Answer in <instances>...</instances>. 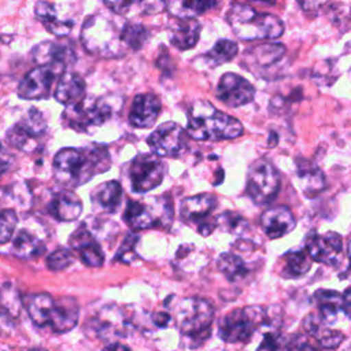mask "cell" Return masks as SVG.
I'll use <instances>...</instances> for the list:
<instances>
[{
    "label": "cell",
    "mask_w": 351,
    "mask_h": 351,
    "mask_svg": "<svg viewBox=\"0 0 351 351\" xmlns=\"http://www.w3.org/2000/svg\"><path fill=\"white\" fill-rule=\"evenodd\" d=\"M110 166V154L101 145L84 149L63 148L53 158L55 180L66 188L80 186L96 173L108 170Z\"/></svg>",
    "instance_id": "1"
},
{
    "label": "cell",
    "mask_w": 351,
    "mask_h": 351,
    "mask_svg": "<svg viewBox=\"0 0 351 351\" xmlns=\"http://www.w3.org/2000/svg\"><path fill=\"white\" fill-rule=\"evenodd\" d=\"M186 133L199 141L230 140L243 134V125L237 118L203 100L192 106Z\"/></svg>",
    "instance_id": "2"
},
{
    "label": "cell",
    "mask_w": 351,
    "mask_h": 351,
    "mask_svg": "<svg viewBox=\"0 0 351 351\" xmlns=\"http://www.w3.org/2000/svg\"><path fill=\"white\" fill-rule=\"evenodd\" d=\"M26 310L37 326H48L56 333L71 330L78 321V303L71 296L53 299L48 293H34L26 302Z\"/></svg>",
    "instance_id": "3"
},
{
    "label": "cell",
    "mask_w": 351,
    "mask_h": 351,
    "mask_svg": "<svg viewBox=\"0 0 351 351\" xmlns=\"http://www.w3.org/2000/svg\"><path fill=\"white\" fill-rule=\"evenodd\" d=\"M225 19L233 33L245 41L271 40L284 33V23L278 16L269 12H259L243 3H233L228 8Z\"/></svg>",
    "instance_id": "4"
},
{
    "label": "cell",
    "mask_w": 351,
    "mask_h": 351,
    "mask_svg": "<svg viewBox=\"0 0 351 351\" xmlns=\"http://www.w3.org/2000/svg\"><path fill=\"white\" fill-rule=\"evenodd\" d=\"M214 307L203 298H185L177 308V324L184 341L189 347H197L211 333Z\"/></svg>",
    "instance_id": "5"
},
{
    "label": "cell",
    "mask_w": 351,
    "mask_h": 351,
    "mask_svg": "<svg viewBox=\"0 0 351 351\" xmlns=\"http://www.w3.org/2000/svg\"><path fill=\"white\" fill-rule=\"evenodd\" d=\"M271 317L262 306H247L229 311L218 324V335L226 343H245L254 333L267 326Z\"/></svg>",
    "instance_id": "6"
},
{
    "label": "cell",
    "mask_w": 351,
    "mask_h": 351,
    "mask_svg": "<svg viewBox=\"0 0 351 351\" xmlns=\"http://www.w3.org/2000/svg\"><path fill=\"white\" fill-rule=\"evenodd\" d=\"M81 41L85 49L97 56H119L122 53L121 29L118 30L114 21L95 14L86 18L81 29Z\"/></svg>",
    "instance_id": "7"
},
{
    "label": "cell",
    "mask_w": 351,
    "mask_h": 351,
    "mask_svg": "<svg viewBox=\"0 0 351 351\" xmlns=\"http://www.w3.org/2000/svg\"><path fill=\"white\" fill-rule=\"evenodd\" d=\"M123 219L133 230L169 228L173 221L171 200L166 196L154 197L149 203L130 200L125 208Z\"/></svg>",
    "instance_id": "8"
},
{
    "label": "cell",
    "mask_w": 351,
    "mask_h": 351,
    "mask_svg": "<svg viewBox=\"0 0 351 351\" xmlns=\"http://www.w3.org/2000/svg\"><path fill=\"white\" fill-rule=\"evenodd\" d=\"M245 189L254 203L266 204L280 191V174L269 160L258 159L248 167Z\"/></svg>",
    "instance_id": "9"
},
{
    "label": "cell",
    "mask_w": 351,
    "mask_h": 351,
    "mask_svg": "<svg viewBox=\"0 0 351 351\" xmlns=\"http://www.w3.org/2000/svg\"><path fill=\"white\" fill-rule=\"evenodd\" d=\"M111 114V107L104 100L84 99L81 103L67 107L63 112V119L69 128L80 133H88L110 119Z\"/></svg>",
    "instance_id": "10"
},
{
    "label": "cell",
    "mask_w": 351,
    "mask_h": 351,
    "mask_svg": "<svg viewBox=\"0 0 351 351\" xmlns=\"http://www.w3.org/2000/svg\"><path fill=\"white\" fill-rule=\"evenodd\" d=\"M47 123L44 115L37 108H30L19 122L11 126L5 133L7 143L23 152H33L37 148L40 137L44 136Z\"/></svg>",
    "instance_id": "11"
},
{
    "label": "cell",
    "mask_w": 351,
    "mask_h": 351,
    "mask_svg": "<svg viewBox=\"0 0 351 351\" xmlns=\"http://www.w3.org/2000/svg\"><path fill=\"white\" fill-rule=\"evenodd\" d=\"M217 206V197L213 193H200L185 197L180 206V217L188 225H195L197 232L208 236L215 228V218L210 221V215Z\"/></svg>",
    "instance_id": "12"
},
{
    "label": "cell",
    "mask_w": 351,
    "mask_h": 351,
    "mask_svg": "<svg viewBox=\"0 0 351 351\" xmlns=\"http://www.w3.org/2000/svg\"><path fill=\"white\" fill-rule=\"evenodd\" d=\"M163 173V163L156 155H137L129 166V178L132 182V189L136 193H145L148 191H152L162 182Z\"/></svg>",
    "instance_id": "13"
},
{
    "label": "cell",
    "mask_w": 351,
    "mask_h": 351,
    "mask_svg": "<svg viewBox=\"0 0 351 351\" xmlns=\"http://www.w3.org/2000/svg\"><path fill=\"white\" fill-rule=\"evenodd\" d=\"M154 155L177 156L186 145V133L176 122L169 121L159 125L147 140Z\"/></svg>",
    "instance_id": "14"
},
{
    "label": "cell",
    "mask_w": 351,
    "mask_h": 351,
    "mask_svg": "<svg viewBox=\"0 0 351 351\" xmlns=\"http://www.w3.org/2000/svg\"><path fill=\"white\" fill-rule=\"evenodd\" d=\"M215 96L228 107H241L252 101L255 88L244 77L234 73H225L218 81Z\"/></svg>",
    "instance_id": "15"
},
{
    "label": "cell",
    "mask_w": 351,
    "mask_h": 351,
    "mask_svg": "<svg viewBox=\"0 0 351 351\" xmlns=\"http://www.w3.org/2000/svg\"><path fill=\"white\" fill-rule=\"evenodd\" d=\"M304 250L310 259L325 265H333L343 251V239L336 232H311L306 237Z\"/></svg>",
    "instance_id": "16"
},
{
    "label": "cell",
    "mask_w": 351,
    "mask_h": 351,
    "mask_svg": "<svg viewBox=\"0 0 351 351\" xmlns=\"http://www.w3.org/2000/svg\"><path fill=\"white\" fill-rule=\"evenodd\" d=\"M62 77L58 71L48 67H36L30 70L19 84L18 96L25 100H41L51 95L53 82Z\"/></svg>",
    "instance_id": "17"
},
{
    "label": "cell",
    "mask_w": 351,
    "mask_h": 351,
    "mask_svg": "<svg viewBox=\"0 0 351 351\" xmlns=\"http://www.w3.org/2000/svg\"><path fill=\"white\" fill-rule=\"evenodd\" d=\"M32 53L37 67H48L62 75L69 60L73 59V52L69 47L52 41L40 43L33 48Z\"/></svg>",
    "instance_id": "18"
},
{
    "label": "cell",
    "mask_w": 351,
    "mask_h": 351,
    "mask_svg": "<svg viewBox=\"0 0 351 351\" xmlns=\"http://www.w3.org/2000/svg\"><path fill=\"white\" fill-rule=\"evenodd\" d=\"M160 100L154 93H140L134 96L129 112L130 125L140 129L151 128L160 114Z\"/></svg>",
    "instance_id": "19"
},
{
    "label": "cell",
    "mask_w": 351,
    "mask_h": 351,
    "mask_svg": "<svg viewBox=\"0 0 351 351\" xmlns=\"http://www.w3.org/2000/svg\"><path fill=\"white\" fill-rule=\"evenodd\" d=\"M59 8H60V4L40 1L36 4L34 11H36V16L41 21V23L45 26V29L49 33L58 37H63L70 34L74 26V16L60 12Z\"/></svg>",
    "instance_id": "20"
},
{
    "label": "cell",
    "mask_w": 351,
    "mask_h": 351,
    "mask_svg": "<svg viewBox=\"0 0 351 351\" xmlns=\"http://www.w3.org/2000/svg\"><path fill=\"white\" fill-rule=\"evenodd\" d=\"M70 245L86 266L99 267L103 265L104 254L101 247L84 225L70 236Z\"/></svg>",
    "instance_id": "21"
},
{
    "label": "cell",
    "mask_w": 351,
    "mask_h": 351,
    "mask_svg": "<svg viewBox=\"0 0 351 351\" xmlns=\"http://www.w3.org/2000/svg\"><path fill=\"white\" fill-rule=\"evenodd\" d=\"M284 53H285V47L281 44H277V43L261 44L244 52L243 64L245 69L254 73H261L271 67L277 62H280Z\"/></svg>",
    "instance_id": "22"
},
{
    "label": "cell",
    "mask_w": 351,
    "mask_h": 351,
    "mask_svg": "<svg viewBox=\"0 0 351 351\" xmlns=\"http://www.w3.org/2000/svg\"><path fill=\"white\" fill-rule=\"evenodd\" d=\"M261 226L265 234L274 240L291 233L296 226V219L288 207L280 206L269 208L262 214Z\"/></svg>",
    "instance_id": "23"
},
{
    "label": "cell",
    "mask_w": 351,
    "mask_h": 351,
    "mask_svg": "<svg viewBox=\"0 0 351 351\" xmlns=\"http://www.w3.org/2000/svg\"><path fill=\"white\" fill-rule=\"evenodd\" d=\"M202 26L199 21L189 18H173L169 23V40L180 51L191 49L196 45L200 37Z\"/></svg>",
    "instance_id": "24"
},
{
    "label": "cell",
    "mask_w": 351,
    "mask_h": 351,
    "mask_svg": "<svg viewBox=\"0 0 351 351\" xmlns=\"http://www.w3.org/2000/svg\"><path fill=\"white\" fill-rule=\"evenodd\" d=\"M49 213L59 221L73 222L78 219L82 213V202L73 191L63 189L52 197Z\"/></svg>",
    "instance_id": "25"
},
{
    "label": "cell",
    "mask_w": 351,
    "mask_h": 351,
    "mask_svg": "<svg viewBox=\"0 0 351 351\" xmlns=\"http://www.w3.org/2000/svg\"><path fill=\"white\" fill-rule=\"evenodd\" d=\"M85 81L82 77L73 73H66L59 78L53 96L59 103L70 107L81 103L85 99Z\"/></svg>",
    "instance_id": "26"
},
{
    "label": "cell",
    "mask_w": 351,
    "mask_h": 351,
    "mask_svg": "<svg viewBox=\"0 0 351 351\" xmlns=\"http://www.w3.org/2000/svg\"><path fill=\"white\" fill-rule=\"evenodd\" d=\"M303 328L308 335L315 337L321 347L326 350L337 348L339 344L344 340V335L340 330L326 328L315 313L306 315V318L303 319Z\"/></svg>",
    "instance_id": "27"
},
{
    "label": "cell",
    "mask_w": 351,
    "mask_h": 351,
    "mask_svg": "<svg viewBox=\"0 0 351 351\" xmlns=\"http://www.w3.org/2000/svg\"><path fill=\"white\" fill-rule=\"evenodd\" d=\"M96 330L103 337L107 336H122L125 332L126 321L122 311L117 306H106L96 317Z\"/></svg>",
    "instance_id": "28"
},
{
    "label": "cell",
    "mask_w": 351,
    "mask_h": 351,
    "mask_svg": "<svg viewBox=\"0 0 351 351\" xmlns=\"http://www.w3.org/2000/svg\"><path fill=\"white\" fill-rule=\"evenodd\" d=\"M122 199V186L118 181H107L100 184L92 192V202L96 207L106 213H114L119 207Z\"/></svg>",
    "instance_id": "29"
},
{
    "label": "cell",
    "mask_w": 351,
    "mask_h": 351,
    "mask_svg": "<svg viewBox=\"0 0 351 351\" xmlns=\"http://www.w3.org/2000/svg\"><path fill=\"white\" fill-rule=\"evenodd\" d=\"M314 299L318 306V317L325 325H330L336 321L337 311L341 310V295L332 289H318L314 293Z\"/></svg>",
    "instance_id": "30"
},
{
    "label": "cell",
    "mask_w": 351,
    "mask_h": 351,
    "mask_svg": "<svg viewBox=\"0 0 351 351\" xmlns=\"http://www.w3.org/2000/svg\"><path fill=\"white\" fill-rule=\"evenodd\" d=\"M11 251L18 258L32 259L45 251V244L29 230H19L12 241Z\"/></svg>",
    "instance_id": "31"
},
{
    "label": "cell",
    "mask_w": 351,
    "mask_h": 351,
    "mask_svg": "<svg viewBox=\"0 0 351 351\" xmlns=\"http://www.w3.org/2000/svg\"><path fill=\"white\" fill-rule=\"evenodd\" d=\"M282 270L281 274L288 278L304 276L311 267V259L306 250H291L281 256Z\"/></svg>",
    "instance_id": "32"
},
{
    "label": "cell",
    "mask_w": 351,
    "mask_h": 351,
    "mask_svg": "<svg viewBox=\"0 0 351 351\" xmlns=\"http://www.w3.org/2000/svg\"><path fill=\"white\" fill-rule=\"evenodd\" d=\"M218 270L232 282L243 280L248 274L245 261L234 252H223L217 259Z\"/></svg>",
    "instance_id": "33"
},
{
    "label": "cell",
    "mask_w": 351,
    "mask_h": 351,
    "mask_svg": "<svg viewBox=\"0 0 351 351\" xmlns=\"http://www.w3.org/2000/svg\"><path fill=\"white\" fill-rule=\"evenodd\" d=\"M215 5H217L215 1H199V0H188V1L180 0V1L166 3L169 12L174 18H181V19H189V18L195 19L196 15L207 12Z\"/></svg>",
    "instance_id": "34"
},
{
    "label": "cell",
    "mask_w": 351,
    "mask_h": 351,
    "mask_svg": "<svg viewBox=\"0 0 351 351\" xmlns=\"http://www.w3.org/2000/svg\"><path fill=\"white\" fill-rule=\"evenodd\" d=\"M298 174L303 182V193L306 196H315L325 186V177L321 170L310 163L298 165Z\"/></svg>",
    "instance_id": "35"
},
{
    "label": "cell",
    "mask_w": 351,
    "mask_h": 351,
    "mask_svg": "<svg viewBox=\"0 0 351 351\" xmlns=\"http://www.w3.org/2000/svg\"><path fill=\"white\" fill-rule=\"evenodd\" d=\"M237 55V44L232 40H218L214 47L204 53V60L210 66H221L230 62Z\"/></svg>",
    "instance_id": "36"
},
{
    "label": "cell",
    "mask_w": 351,
    "mask_h": 351,
    "mask_svg": "<svg viewBox=\"0 0 351 351\" xmlns=\"http://www.w3.org/2000/svg\"><path fill=\"white\" fill-rule=\"evenodd\" d=\"M148 30L138 23H126L121 29V41L130 49H140L148 40Z\"/></svg>",
    "instance_id": "37"
},
{
    "label": "cell",
    "mask_w": 351,
    "mask_h": 351,
    "mask_svg": "<svg viewBox=\"0 0 351 351\" xmlns=\"http://www.w3.org/2000/svg\"><path fill=\"white\" fill-rule=\"evenodd\" d=\"M215 225L233 234H240L247 229V221L234 211H223L218 214L215 217Z\"/></svg>",
    "instance_id": "38"
},
{
    "label": "cell",
    "mask_w": 351,
    "mask_h": 351,
    "mask_svg": "<svg viewBox=\"0 0 351 351\" xmlns=\"http://www.w3.org/2000/svg\"><path fill=\"white\" fill-rule=\"evenodd\" d=\"M287 341L288 339H285L277 329L271 328L265 332L256 351H285Z\"/></svg>",
    "instance_id": "39"
},
{
    "label": "cell",
    "mask_w": 351,
    "mask_h": 351,
    "mask_svg": "<svg viewBox=\"0 0 351 351\" xmlns=\"http://www.w3.org/2000/svg\"><path fill=\"white\" fill-rule=\"evenodd\" d=\"M73 262V254L67 248H56L47 256V266L53 271H60L69 267Z\"/></svg>",
    "instance_id": "40"
},
{
    "label": "cell",
    "mask_w": 351,
    "mask_h": 351,
    "mask_svg": "<svg viewBox=\"0 0 351 351\" xmlns=\"http://www.w3.org/2000/svg\"><path fill=\"white\" fill-rule=\"evenodd\" d=\"M18 217L14 210L5 208L0 211V243H7L16 228Z\"/></svg>",
    "instance_id": "41"
},
{
    "label": "cell",
    "mask_w": 351,
    "mask_h": 351,
    "mask_svg": "<svg viewBox=\"0 0 351 351\" xmlns=\"http://www.w3.org/2000/svg\"><path fill=\"white\" fill-rule=\"evenodd\" d=\"M137 240H138V236H136L134 233H129V234L125 237L122 245L119 247V250H118L115 258H117L118 261L125 262V263L132 262V261L136 258L134 245H136Z\"/></svg>",
    "instance_id": "42"
},
{
    "label": "cell",
    "mask_w": 351,
    "mask_h": 351,
    "mask_svg": "<svg viewBox=\"0 0 351 351\" xmlns=\"http://www.w3.org/2000/svg\"><path fill=\"white\" fill-rule=\"evenodd\" d=\"M285 351H319V348L306 335H293L288 339Z\"/></svg>",
    "instance_id": "43"
},
{
    "label": "cell",
    "mask_w": 351,
    "mask_h": 351,
    "mask_svg": "<svg viewBox=\"0 0 351 351\" xmlns=\"http://www.w3.org/2000/svg\"><path fill=\"white\" fill-rule=\"evenodd\" d=\"M341 310L351 319V288L346 289L341 295Z\"/></svg>",
    "instance_id": "44"
},
{
    "label": "cell",
    "mask_w": 351,
    "mask_h": 351,
    "mask_svg": "<svg viewBox=\"0 0 351 351\" xmlns=\"http://www.w3.org/2000/svg\"><path fill=\"white\" fill-rule=\"evenodd\" d=\"M170 321V317L166 314V313H156L154 314V322L158 325V326H166Z\"/></svg>",
    "instance_id": "45"
},
{
    "label": "cell",
    "mask_w": 351,
    "mask_h": 351,
    "mask_svg": "<svg viewBox=\"0 0 351 351\" xmlns=\"http://www.w3.org/2000/svg\"><path fill=\"white\" fill-rule=\"evenodd\" d=\"M101 351H132L128 346L121 344V343H111L108 346H106Z\"/></svg>",
    "instance_id": "46"
},
{
    "label": "cell",
    "mask_w": 351,
    "mask_h": 351,
    "mask_svg": "<svg viewBox=\"0 0 351 351\" xmlns=\"http://www.w3.org/2000/svg\"><path fill=\"white\" fill-rule=\"evenodd\" d=\"M347 258H348V271L351 273V241L348 243V245H347Z\"/></svg>",
    "instance_id": "47"
},
{
    "label": "cell",
    "mask_w": 351,
    "mask_h": 351,
    "mask_svg": "<svg viewBox=\"0 0 351 351\" xmlns=\"http://www.w3.org/2000/svg\"><path fill=\"white\" fill-rule=\"evenodd\" d=\"M33 351H44V350H33Z\"/></svg>",
    "instance_id": "48"
},
{
    "label": "cell",
    "mask_w": 351,
    "mask_h": 351,
    "mask_svg": "<svg viewBox=\"0 0 351 351\" xmlns=\"http://www.w3.org/2000/svg\"><path fill=\"white\" fill-rule=\"evenodd\" d=\"M0 149H1V144H0Z\"/></svg>",
    "instance_id": "49"
},
{
    "label": "cell",
    "mask_w": 351,
    "mask_h": 351,
    "mask_svg": "<svg viewBox=\"0 0 351 351\" xmlns=\"http://www.w3.org/2000/svg\"><path fill=\"white\" fill-rule=\"evenodd\" d=\"M0 351H4V350H0Z\"/></svg>",
    "instance_id": "50"
},
{
    "label": "cell",
    "mask_w": 351,
    "mask_h": 351,
    "mask_svg": "<svg viewBox=\"0 0 351 351\" xmlns=\"http://www.w3.org/2000/svg\"><path fill=\"white\" fill-rule=\"evenodd\" d=\"M350 15H351V12H350Z\"/></svg>",
    "instance_id": "51"
}]
</instances>
